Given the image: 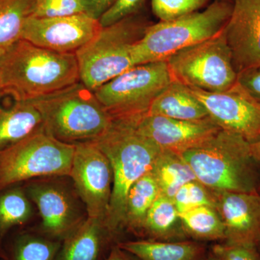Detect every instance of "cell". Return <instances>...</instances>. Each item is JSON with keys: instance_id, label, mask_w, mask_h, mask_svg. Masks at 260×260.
<instances>
[{"instance_id": "27", "label": "cell", "mask_w": 260, "mask_h": 260, "mask_svg": "<svg viewBox=\"0 0 260 260\" xmlns=\"http://www.w3.org/2000/svg\"><path fill=\"white\" fill-rule=\"evenodd\" d=\"M61 243L42 234H22L13 244L12 260H56Z\"/></svg>"}, {"instance_id": "13", "label": "cell", "mask_w": 260, "mask_h": 260, "mask_svg": "<svg viewBox=\"0 0 260 260\" xmlns=\"http://www.w3.org/2000/svg\"><path fill=\"white\" fill-rule=\"evenodd\" d=\"M25 192L42 219V234L62 241L87 218L74 194L62 184L51 181L29 183Z\"/></svg>"}, {"instance_id": "38", "label": "cell", "mask_w": 260, "mask_h": 260, "mask_svg": "<svg viewBox=\"0 0 260 260\" xmlns=\"http://www.w3.org/2000/svg\"><path fill=\"white\" fill-rule=\"evenodd\" d=\"M257 249H258V250H259V251L260 252V243H259V246H258Z\"/></svg>"}, {"instance_id": "33", "label": "cell", "mask_w": 260, "mask_h": 260, "mask_svg": "<svg viewBox=\"0 0 260 260\" xmlns=\"http://www.w3.org/2000/svg\"><path fill=\"white\" fill-rule=\"evenodd\" d=\"M238 83L260 104V67L239 73Z\"/></svg>"}, {"instance_id": "32", "label": "cell", "mask_w": 260, "mask_h": 260, "mask_svg": "<svg viewBox=\"0 0 260 260\" xmlns=\"http://www.w3.org/2000/svg\"><path fill=\"white\" fill-rule=\"evenodd\" d=\"M210 250L220 260H260L259 250L252 246L215 243L210 246Z\"/></svg>"}, {"instance_id": "20", "label": "cell", "mask_w": 260, "mask_h": 260, "mask_svg": "<svg viewBox=\"0 0 260 260\" xmlns=\"http://www.w3.org/2000/svg\"><path fill=\"white\" fill-rule=\"evenodd\" d=\"M118 245L141 260H207L210 252L207 243L191 239L173 242L136 239Z\"/></svg>"}, {"instance_id": "2", "label": "cell", "mask_w": 260, "mask_h": 260, "mask_svg": "<svg viewBox=\"0 0 260 260\" xmlns=\"http://www.w3.org/2000/svg\"><path fill=\"white\" fill-rule=\"evenodd\" d=\"M136 121L113 120L109 129L93 143L107 155L113 171L112 196L106 225L124 239L123 217L126 196L140 177L150 172L161 149L142 135Z\"/></svg>"}, {"instance_id": "26", "label": "cell", "mask_w": 260, "mask_h": 260, "mask_svg": "<svg viewBox=\"0 0 260 260\" xmlns=\"http://www.w3.org/2000/svg\"><path fill=\"white\" fill-rule=\"evenodd\" d=\"M32 215L30 200L25 189L8 188L0 195V238L12 228L26 223Z\"/></svg>"}, {"instance_id": "23", "label": "cell", "mask_w": 260, "mask_h": 260, "mask_svg": "<svg viewBox=\"0 0 260 260\" xmlns=\"http://www.w3.org/2000/svg\"><path fill=\"white\" fill-rule=\"evenodd\" d=\"M160 194L173 199L179 189L197 179L194 172L182 155L161 150L150 171Z\"/></svg>"}, {"instance_id": "3", "label": "cell", "mask_w": 260, "mask_h": 260, "mask_svg": "<svg viewBox=\"0 0 260 260\" xmlns=\"http://www.w3.org/2000/svg\"><path fill=\"white\" fill-rule=\"evenodd\" d=\"M197 179L211 190L229 192L258 191L259 164L251 144L241 137L220 129L198 148L182 155Z\"/></svg>"}, {"instance_id": "22", "label": "cell", "mask_w": 260, "mask_h": 260, "mask_svg": "<svg viewBox=\"0 0 260 260\" xmlns=\"http://www.w3.org/2000/svg\"><path fill=\"white\" fill-rule=\"evenodd\" d=\"M160 194L153 174L149 172L130 188L126 196L122 229L140 239L150 208Z\"/></svg>"}, {"instance_id": "31", "label": "cell", "mask_w": 260, "mask_h": 260, "mask_svg": "<svg viewBox=\"0 0 260 260\" xmlns=\"http://www.w3.org/2000/svg\"><path fill=\"white\" fill-rule=\"evenodd\" d=\"M145 0H116L99 19L102 27L109 26L112 24L138 13Z\"/></svg>"}, {"instance_id": "39", "label": "cell", "mask_w": 260, "mask_h": 260, "mask_svg": "<svg viewBox=\"0 0 260 260\" xmlns=\"http://www.w3.org/2000/svg\"><path fill=\"white\" fill-rule=\"evenodd\" d=\"M0 90H1V80H0Z\"/></svg>"}, {"instance_id": "7", "label": "cell", "mask_w": 260, "mask_h": 260, "mask_svg": "<svg viewBox=\"0 0 260 260\" xmlns=\"http://www.w3.org/2000/svg\"><path fill=\"white\" fill-rule=\"evenodd\" d=\"M75 148L43 127L0 151V191L38 178L70 177Z\"/></svg>"}, {"instance_id": "36", "label": "cell", "mask_w": 260, "mask_h": 260, "mask_svg": "<svg viewBox=\"0 0 260 260\" xmlns=\"http://www.w3.org/2000/svg\"><path fill=\"white\" fill-rule=\"evenodd\" d=\"M251 151H252L253 155L255 158L256 161L259 164L260 169V138L254 143H250ZM258 192L260 194V181L259 187H258Z\"/></svg>"}, {"instance_id": "12", "label": "cell", "mask_w": 260, "mask_h": 260, "mask_svg": "<svg viewBox=\"0 0 260 260\" xmlns=\"http://www.w3.org/2000/svg\"><path fill=\"white\" fill-rule=\"evenodd\" d=\"M99 20L85 13L59 18L29 16L24 23L21 39L60 53H75L99 34Z\"/></svg>"}, {"instance_id": "30", "label": "cell", "mask_w": 260, "mask_h": 260, "mask_svg": "<svg viewBox=\"0 0 260 260\" xmlns=\"http://www.w3.org/2000/svg\"><path fill=\"white\" fill-rule=\"evenodd\" d=\"M209 0H151L152 10L160 21H168L199 11Z\"/></svg>"}, {"instance_id": "35", "label": "cell", "mask_w": 260, "mask_h": 260, "mask_svg": "<svg viewBox=\"0 0 260 260\" xmlns=\"http://www.w3.org/2000/svg\"><path fill=\"white\" fill-rule=\"evenodd\" d=\"M104 260H141L133 253L122 249L119 245L112 248Z\"/></svg>"}, {"instance_id": "34", "label": "cell", "mask_w": 260, "mask_h": 260, "mask_svg": "<svg viewBox=\"0 0 260 260\" xmlns=\"http://www.w3.org/2000/svg\"><path fill=\"white\" fill-rule=\"evenodd\" d=\"M85 13L92 18L99 20L116 0H83Z\"/></svg>"}, {"instance_id": "24", "label": "cell", "mask_w": 260, "mask_h": 260, "mask_svg": "<svg viewBox=\"0 0 260 260\" xmlns=\"http://www.w3.org/2000/svg\"><path fill=\"white\" fill-rule=\"evenodd\" d=\"M186 237L196 242L221 243L225 239V228L216 208H199L179 213Z\"/></svg>"}, {"instance_id": "8", "label": "cell", "mask_w": 260, "mask_h": 260, "mask_svg": "<svg viewBox=\"0 0 260 260\" xmlns=\"http://www.w3.org/2000/svg\"><path fill=\"white\" fill-rule=\"evenodd\" d=\"M173 81L167 61L133 67L94 90L113 120L138 121Z\"/></svg>"}, {"instance_id": "21", "label": "cell", "mask_w": 260, "mask_h": 260, "mask_svg": "<svg viewBox=\"0 0 260 260\" xmlns=\"http://www.w3.org/2000/svg\"><path fill=\"white\" fill-rule=\"evenodd\" d=\"M187 239L174 201L159 195L149 210L139 240L173 242Z\"/></svg>"}, {"instance_id": "15", "label": "cell", "mask_w": 260, "mask_h": 260, "mask_svg": "<svg viewBox=\"0 0 260 260\" xmlns=\"http://www.w3.org/2000/svg\"><path fill=\"white\" fill-rule=\"evenodd\" d=\"M213 191L215 208L225 228V239L221 243L257 248L260 243L259 193Z\"/></svg>"}, {"instance_id": "28", "label": "cell", "mask_w": 260, "mask_h": 260, "mask_svg": "<svg viewBox=\"0 0 260 260\" xmlns=\"http://www.w3.org/2000/svg\"><path fill=\"white\" fill-rule=\"evenodd\" d=\"M172 200L179 213H185L201 206L215 208V199L213 191L198 179L184 184L177 191Z\"/></svg>"}, {"instance_id": "37", "label": "cell", "mask_w": 260, "mask_h": 260, "mask_svg": "<svg viewBox=\"0 0 260 260\" xmlns=\"http://www.w3.org/2000/svg\"><path fill=\"white\" fill-rule=\"evenodd\" d=\"M207 260H220L218 257H217L215 254H213L210 250L209 255H208V259Z\"/></svg>"}, {"instance_id": "4", "label": "cell", "mask_w": 260, "mask_h": 260, "mask_svg": "<svg viewBox=\"0 0 260 260\" xmlns=\"http://www.w3.org/2000/svg\"><path fill=\"white\" fill-rule=\"evenodd\" d=\"M29 102L40 112L45 131L70 144L93 141L113 121L94 91L80 81Z\"/></svg>"}, {"instance_id": "10", "label": "cell", "mask_w": 260, "mask_h": 260, "mask_svg": "<svg viewBox=\"0 0 260 260\" xmlns=\"http://www.w3.org/2000/svg\"><path fill=\"white\" fill-rule=\"evenodd\" d=\"M70 177L87 216L106 224L113 187L110 161L93 141L75 144Z\"/></svg>"}, {"instance_id": "1", "label": "cell", "mask_w": 260, "mask_h": 260, "mask_svg": "<svg viewBox=\"0 0 260 260\" xmlns=\"http://www.w3.org/2000/svg\"><path fill=\"white\" fill-rule=\"evenodd\" d=\"M0 93L20 102L71 86L80 82L75 53H60L20 39L0 55Z\"/></svg>"}, {"instance_id": "6", "label": "cell", "mask_w": 260, "mask_h": 260, "mask_svg": "<svg viewBox=\"0 0 260 260\" xmlns=\"http://www.w3.org/2000/svg\"><path fill=\"white\" fill-rule=\"evenodd\" d=\"M150 24L137 13L102 27L92 40L75 53L80 82L94 91L136 66L133 48Z\"/></svg>"}, {"instance_id": "16", "label": "cell", "mask_w": 260, "mask_h": 260, "mask_svg": "<svg viewBox=\"0 0 260 260\" xmlns=\"http://www.w3.org/2000/svg\"><path fill=\"white\" fill-rule=\"evenodd\" d=\"M135 126L161 150L181 155L203 144L221 129L210 117L184 121L148 114L138 119Z\"/></svg>"}, {"instance_id": "25", "label": "cell", "mask_w": 260, "mask_h": 260, "mask_svg": "<svg viewBox=\"0 0 260 260\" xmlns=\"http://www.w3.org/2000/svg\"><path fill=\"white\" fill-rule=\"evenodd\" d=\"M35 0H0V55L21 39Z\"/></svg>"}, {"instance_id": "29", "label": "cell", "mask_w": 260, "mask_h": 260, "mask_svg": "<svg viewBox=\"0 0 260 260\" xmlns=\"http://www.w3.org/2000/svg\"><path fill=\"white\" fill-rule=\"evenodd\" d=\"M85 13L83 0H35L30 16L59 18Z\"/></svg>"}, {"instance_id": "40", "label": "cell", "mask_w": 260, "mask_h": 260, "mask_svg": "<svg viewBox=\"0 0 260 260\" xmlns=\"http://www.w3.org/2000/svg\"><path fill=\"white\" fill-rule=\"evenodd\" d=\"M0 260H3V259H1V258H0Z\"/></svg>"}, {"instance_id": "11", "label": "cell", "mask_w": 260, "mask_h": 260, "mask_svg": "<svg viewBox=\"0 0 260 260\" xmlns=\"http://www.w3.org/2000/svg\"><path fill=\"white\" fill-rule=\"evenodd\" d=\"M220 128L240 135L249 143L260 138V104L239 83L223 92L210 93L189 88Z\"/></svg>"}, {"instance_id": "9", "label": "cell", "mask_w": 260, "mask_h": 260, "mask_svg": "<svg viewBox=\"0 0 260 260\" xmlns=\"http://www.w3.org/2000/svg\"><path fill=\"white\" fill-rule=\"evenodd\" d=\"M166 61L173 80L189 88L217 93L229 90L238 82L223 29L215 37L178 51Z\"/></svg>"}, {"instance_id": "17", "label": "cell", "mask_w": 260, "mask_h": 260, "mask_svg": "<svg viewBox=\"0 0 260 260\" xmlns=\"http://www.w3.org/2000/svg\"><path fill=\"white\" fill-rule=\"evenodd\" d=\"M123 242L104 222L87 217L61 241L56 260L105 259L112 248Z\"/></svg>"}, {"instance_id": "5", "label": "cell", "mask_w": 260, "mask_h": 260, "mask_svg": "<svg viewBox=\"0 0 260 260\" xmlns=\"http://www.w3.org/2000/svg\"><path fill=\"white\" fill-rule=\"evenodd\" d=\"M232 10V2L215 0L203 11L150 24L133 48L135 64L166 61L178 51L215 37L225 27Z\"/></svg>"}, {"instance_id": "14", "label": "cell", "mask_w": 260, "mask_h": 260, "mask_svg": "<svg viewBox=\"0 0 260 260\" xmlns=\"http://www.w3.org/2000/svg\"><path fill=\"white\" fill-rule=\"evenodd\" d=\"M224 35L238 75L260 67V0H232Z\"/></svg>"}, {"instance_id": "19", "label": "cell", "mask_w": 260, "mask_h": 260, "mask_svg": "<svg viewBox=\"0 0 260 260\" xmlns=\"http://www.w3.org/2000/svg\"><path fill=\"white\" fill-rule=\"evenodd\" d=\"M148 114L184 121H198L209 117L201 102L189 87L176 80L153 101Z\"/></svg>"}, {"instance_id": "18", "label": "cell", "mask_w": 260, "mask_h": 260, "mask_svg": "<svg viewBox=\"0 0 260 260\" xmlns=\"http://www.w3.org/2000/svg\"><path fill=\"white\" fill-rule=\"evenodd\" d=\"M43 127L42 116L31 102L13 99L10 105L0 104V151Z\"/></svg>"}]
</instances>
